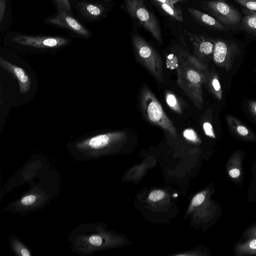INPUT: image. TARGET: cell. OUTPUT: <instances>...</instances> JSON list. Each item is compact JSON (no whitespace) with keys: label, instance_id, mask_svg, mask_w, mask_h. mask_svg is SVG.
<instances>
[{"label":"cell","instance_id":"2e32d148","mask_svg":"<svg viewBox=\"0 0 256 256\" xmlns=\"http://www.w3.org/2000/svg\"><path fill=\"white\" fill-rule=\"evenodd\" d=\"M234 250L238 256L256 254V238H248L245 242L238 244Z\"/></svg>","mask_w":256,"mask_h":256},{"label":"cell","instance_id":"8fae6325","mask_svg":"<svg viewBox=\"0 0 256 256\" xmlns=\"http://www.w3.org/2000/svg\"><path fill=\"white\" fill-rule=\"evenodd\" d=\"M187 34L192 42L194 47L200 54L212 55L214 48V39H212L202 34H194L190 32H187Z\"/></svg>","mask_w":256,"mask_h":256},{"label":"cell","instance_id":"d6a6232c","mask_svg":"<svg viewBox=\"0 0 256 256\" xmlns=\"http://www.w3.org/2000/svg\"><path fill=\"white\" fill-rule=\"evenodd\" d=\"M21 255L22 256H30V254L26 248H23L20 250Z\"/></svg>","mask_w":256,"mask_h":256},{"label":"cell","instance_id":"52a82bcc","mask_svg":"<svg viewBox=\"0 0 256 256\" xmlns=\"http://www.w3.org/2000/svg\"><path fill=\"white\" fill-rule=\"evenodd\" d=\"M58 11V13L54 17L48 19V21L50 24L68 29L82 36H90L88 30L81 23L73 18L70 14L65 10H60Z\"/></svg>","mask_w":256,"mask_h":256},{"label":"cell","instance_id":"4dcf8cb0","mask_svg":"<svg viewBox=\"0 0 256 256\" xmlns=\"http://www.w3.org/2000/svg\"><path fill=\"white\" fill-rule=\"evenodd\" d=\"M6 0H0V22L3 20L6 8Z\"/></svg>","mask_w":256,"mask_h":256},{"label":"cell","instance_id":"5b68a950","mask_svg":"<svg viewBox=\"0 0 256 256\" xmlns=\"http://www.w3.org/2000/svg\"><path fill=\"white\" fill-rule=\"evenodd\" d=\"M214 40V48L212 54L214 63L226 70H230L236 57L240 52L237 44L228 40Z\"/></svg>","mask_w":256,"mask_h":256},{"label":"cell","instance_id":"4316f807","mask_svg":"<svg viewBox=\"0 0 256 256\" xmlns=\"http://www.w3.org/2000/svg\"><path fill=\"white\" fill-rule=\"evenodd\" d=\"M205 199V194L203 193L198 194L194 197L192 201V204L195 206H198L204 202Z\"/></svg>","mask_w":256,"mask_h":256},{"label":"cell","instance_id":"d4e9b609","mask_svg":"<svg viewBox=\"0 0 256 256\" xmlns=\"http://www.w3.org/2000/svg\"><path fill=\"white\" fill-rule=\"evenodd\" d=\"M203 128L207 136L213 138H216L214 128L210 123L208 122H205L203 124Z\"/></svg>","mask_w":256,"mask_h":256},{"label":"cell","instance_id":"8992f818","mask_svg":"<svg viewBox=\"0 0 256 256\" xmlns=\"http://www.w3.org/2000/svg\"><path fill=\"white\" fill-rule=\"evenodd\" d=\"M12 40L19 44L38 48H57L68 42V39L62 37L27 35H17Z\"/></svg>","mask_w":256,"mask_h":256},{"label":"cell","instance_id":"5bb4252c","mask_svg":"<svg viewBox=\"0 0 256 256\" xmlns=\"http://www.w3.org/2000/svg\"><path fill=\"white\" fill-rule=\"evenodd\" d=\"M78 6L83 16L92 20L100 18L104 11V7L100 4L80 2Z\"/></svg>","mask_w":256,"mask_h":256},{"label":"cell","instance_id":"d6986e66","mask_svg":"<svg viewBox=\"0 0 256 256\" xmlns=\"http://www.w3.org/2000/svg\"><path fill=\"white\" fill-rule=\"evenodd\" d=\"M212 92L219 100L222 98V93L220 82L216 75H214L211 80Z\"/></svg>","mask_w":256,"mask_h":256},{"label":"cell","instance_id":"277c9868","mask_svg":"<svg viewBox=\"0 0 256 256\" xmlns=\"http://www.w3.org/2000/svg\"><path fill=\"white\" fill-rule=\"evenodd\" d=\"M200 6L226 26L236 25L242 20L239 11L224 0L202 1Z\"/></svg>","mask_w":256,"mask_h":256},{"label":"cell","instance_id":"7402d4cb","mask_svg":"<svg viewBox=\"0 0 256 256\" xmlns=\"http://www.w3.org/2000/svg\"><path fill=\"white\" fill-rule=\"evenodd\" d=\"M244 8L256 12V0H232Z\"/></svg>","mask_w":256,"mask_h":256},{"label":"cell","instance_id":"603a6c76","mask_svg":"<svg viewBox=\"0 0 256 256\" xmlns=\"http://www.w3.org/2000/svg\"><path fill=\"white\" fill-rule=\"evenodd\" d=\"M183 135L184 138L193 142L200 143V140L194 130L188 128L184 130Z\"/></svg>","mask_w":256,"mask_h":256},{"label":"cell","instance_id":"484cf974","mask_svg":"<svg viewBox=\"0 0 256 256\" xmlns=\"http://www.w3.org/2000/svg\"><path fill=\"white\" fill-rule=\"evenodd\" d=\"M164 192L160 190L152 192L149 195V199L152 201H158L162 199L164 196Z\"/></svg>","mask_w":256,"mask_h":256},{"label":"cell","instance_id":"f546056e","mask_svg":"<svg viewBox=\"0 0 256 256\" xmlns=\"http://www.w3.org/2000/svg\"><path fill=\"white\" fill-rule=\"evenodd\" d=\"M89 242L95 246H99L102 244V238L98 236H92L89 238Z\"/></svg>","mask_w":256,"mask_h":256},{"label":"cell","instance_id":"44dd1931","mask_svg":"<svg viewBox=\"0 0 256 256\" xmlns=\"http://www.w3.org/2000/svg\"><path fill=\"white\" fill-rule=\"evenodd\" d=\"M166 66L170 70H174L178 67V60L177 56L173 54H169L166 58Z\"/></svg>","mask_w":256,"mask_h":256},{"label":"cell","instance_id":"ffe728a7","mask_svg":"<svg viewBox=\"0 0 256 256\" xmlns=\"http://www.w3.org/2000/svg\"><path fill=\"white\" fill-rule=\"evenodd\" d=\"M188 80L194 84H200L202 82V78L201 75L197 72L190 70L186 73Z\"/></svg>","mask_w":256,"mask_h":256},{"label":"cell","instance_id":"3957f363","mask_svg":"<svg viewBox=\"0 0 256 256\" xmlns=\"http://www.w3.org/2000/svg\"><path fill=\"white\" fill-rule=\"evenodd\" d=\"M124 6L128 14L136 19L157 42L162 44V31L158 22L154 14L148 10L144 0H125Z\"/></svg>","mask_w":256,"mask_h":256},{"label":"cell","instance_id":"7a4b0ae2","mask_svg":"<svg viewBox=\"0 0 256 256\" xmlns=\"http://www.w3.org/2000/svg\"><path fill=\"white\" fill-rule=\"evenodd\" d=\"M132 42L135 54L138 60L160 82H164L162 64L157 52L139 34H134Z\"/></svg>","mask_w":256,"mask_h":256},{"label":"cell","instance_id":"e0dca14e","mask_svg":"<svg viewBox=\"0 0 256 256\" xmlns=\"http://www.w3.org/2000/svg\"><path fill=\"white\" fill-rule=\"evenodd\" d=\"M161 8L168 14L176 20L180 22H183L182 12L180 9H177L167 3L158 2Z\"/></svg>","mask_w":256,"mask_h":256},{"label":"cell","instance_id":"cb8c5ba5","mask_svg":"<svg viewBox=\"0 0 256 256\" xmlns=\"http://www.w3.org/2000/svg\"><path fill=\"white\" fill-rule=\"evenodd\" d=\"M58 10H62L71 14V6L69 0H54Z\"/></svg>","mask_w":256,"mask_h":256},{"label":"cell","instance_id":"9a60e30c","mask_svg":"<svg viewBox=\"0 0 256 256\" xmlns=\"http://www.w3.org/2000/svg\"><path fill=\"white\" fill-rule=\"evenodd\" d=\"M244 14L242 22V29L248 34L256 36V12L244 8Z\"/></svg>","mask_w":256,"mask_h":256},{"label":"cell","instance_id":"ba28073f","mask_svg":"<svg viewBox=\"0 0 256 256\" xmlns=\"http://www.w3.org/2000/svg\"><path fill=\"white\" fill-rule=\"evenodd\" d=\"M0 67L14 76L17 80L20 90L22 94L28 92L32 86L31 79L29 75L22 68L0 58Z\"/></svg>","mask_w":256,"mask_h":256},{"label":"cell","instance_id":"9c48e42d","mask_svg":"<svg viewBox=\"0 0 256 256\" xmlns=\"http://www.w3.org/2000/svg\"><path fill=\"white\" fill-rule=\"evenodd\" d=\"M122 132H114L98 134L88 138L78 144L80 148L89 150H98L106 146L112 141L118 139Z\"/></svg>","mask_w":256,"mask_h":256},{"label":"cell","instance_id":"e575fe53","mask_svg":"<svg viewBox=\"0 0 256 256\" xmlns=\"http://www.w3.org/2000/svg\"><path fill=\"white\" fill-rule=\"evenodd\" d=\"M106 0V1H108V0Z\"/></svg>","mask_w":256,"mask_h":256},{"label":"cell","instance_id":"7c38bea8","mask_svg":"<svg viewBox=\"0 0 256 256\" xmlns=\"http://www.w3.org/2000/svg\"><path fill=\"white\" fill-rule=\"evenodd\" d=\"M226 120L229 128L236 135L247 140H256L254 134L236 118L230 115H227Z\"/></svg>","mask_w":256,"mask_h":256},{"label":"cell","instance_id":"4fadbf2b","mask_svg":"<svg viewBox=\"0 0 256 256\" xmlns=\"http://www.w3.org/2000/svg\"><path fill=\"white\" fill-rule=\"evenodd\" d=\"M242 156L239 152H235L230 158L226 165V170L229 177L238 181L242 174Z\"/></svg>","mask_w":256,"mask_h":256},{"label":"cell","instance_id":"f1b7e54d","mask_svg":"<svg viewBox=\"0 0 256 256\" xmlns=\"http://www.w3.org/2000/svg\"><path fill=\"white\" fill-rule=\"evenodd\" d=\"M245 237L248 238H256V224L248 229L244 234Z\"/></svg>","mask_w":256,"mask_h":256},{"label":"cell","instance_id":"836d02e7","mask_svg":"<svg viewBox=\"0 0 256 256\" xmlns=\"http://www.w3.org/2000/svg\"><path fill=\"white\" fill-rule=\"evenodd\" d=\"M185 0H175V2H182V1H185Z\"/></svg>","mask_w":256,"mask_h":256},{"label":"cell","instance_id":"6da1fadb","mask_svg":"<svg viewBox=\"0 0 256 256\" xmlns=\"http://www.w3.org/2000/svg\"><path fill=\"white\" fill-rule=\"evenodd\" d=\"M141 106L146 118L151 122L161 127L173 136H176V130L168 118L154 94L145 88L141 96Z\"/></svg>","mask_w":256,"mask_h":256},{"label":"cell","instance_id":"ac0fdd59","mask_svg":"<svg viewBox=\"0 0 256 256\" xmlns=\"http://www.w3.org/2000/svg\"><path fill=\"white\" fill-rule=\"evenodd\" d=\"M166 103L173 110L177 112L181 113L182 110L178 101L176 96L170 93H167L166 96Z\"/></svg>","mask_w":256,"mask_h":256},{"label":"cell","instance_id":"83f0119b","mask_svg":"<svg viewBox=\"0 0 256 256\" xmlns=\"http://www.w3.org/2000/svg\"><path fill=\"white\" fill-rule=\"evenodd\" d=\"M36 200V198L34 195L27 196L22 199L21 202L25 206L30 205L35 202Z\"/></svg>","mask_w":256,"mask_h":256},{"label":"cell","instance_id":"30bf717a","mask_svg":"<svg viewBox=\"0 0 256 256\" xmlns=\"http://www.w3.org/2000/svg\"><path fill=\"white\" fill-rule=\"evenodd\" d=\"M187 10L193 20L203 26L214 30L226 31L228 30L210 15L192 8H188Z\"/></svg>","mask_w":256,"mask_h":256},{"label":"cell","instance_id":"1f68e13d","mask_svg":"<svg viewBox=\"0 0 256 256\" xmlns=\"http://www.w3.org/2000/svg\"><path fill=\"white\" fill-rule=\"evenodd\" d=\"M252 113L256 116V101L252 102L250 106Z\"/></svg>","mask_w":256,"mask_h":256}]
</instances>
